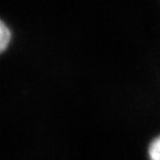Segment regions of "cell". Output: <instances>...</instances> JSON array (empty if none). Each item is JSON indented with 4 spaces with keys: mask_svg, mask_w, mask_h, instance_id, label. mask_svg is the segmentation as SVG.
<instances>
[{
    "mask_svg": "<svg viewBox=\"0 0 160 160\" xmlns=\"http://www.w3.org/2000/svg\"><path fill=\"white\" fill-rule=\"evenodd\" d=\"M11 41V32L8 26L0 19V54L8 48Z\"/></svg>",
    "mask_w": 160,
    "mask_h": 160,
    "instance_id": "6da1fadb",
    "label": "cell"
},
{
    "mask_svg": "<svg viewBox=\"0 0 160 160\" xmlns=\"http://www.w3.org/2000/svg\"><path fill=\"white\" fill-rule=\"evenodd\" d=\"M148 155L150 160H160V134L154 137L148 144Z\"/></svg>",
    "mask_w": 160,
    "mask_h": 160,
    "instance_id": "7a4b0ae2",
    "label": "cell"
}]
</instances>
